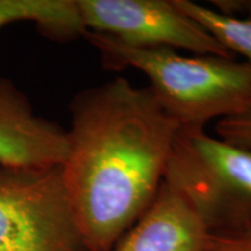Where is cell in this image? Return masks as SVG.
I'll use <instances>...</instances> for the list:
<instances>
[{"instance_id":"cell-1","label":"cell","mask_w":251,"mask_h":251,"mask_svg":"<svg viewBox=\"0 0 251 251\" xmlns=\"http://www.w3.org/2000/svg\"><path fill=\"white\" fill-rule=\"evenodd\" d=\"M62 179L89 251H112L164 180L180 125L126 78L78 92Z\"/></svg>"},{"instance_id":"cell-2","label":"cell","mask_w":251,"mask_h":251,"mask_svg":"<svg viewBox=\"0 0 251 251\" xmlns=\"http://www.w3.org/2000/svg\"><path fill=\"white\" fill-rule=\"evenodd\" d=\"M103 68L136 69L181 128L203 129L207 122L251 108V65L220 56H185L168 48H135L106 34L87 30Z\"/></svg>"},{"instance_id":"cell-3","label":"cell","mask_w":251,"mask_h":251,"mask_svg":"<svg viewBox=\"0 0 251 251\" xmlns=\"http://www.w3.org/2000/svg\"><path fill=\"white\" fill-rule=\"evenodd\" d=\"M164 179L186 196L212 233L236 230L251 221V148L181 128Z\"/></svg>"},{"instance_id":"cell-4","label":"cell","mask_w":251,"mask_h":251,"mask_svg":"<svg viewBox=\"0 0 251 251\" xmlns=\"http://www.w3.org/2000/svg\"><path fill=\"white\" fill-rule=\"evenodd\" d=\"M0 251H89L61 166L0 168Z\"/></svg>"},{"instance_id":"cell-5","label":"cell","mask_w":251,"mask_h":251,"mask_svg":"<svg viewBox=\"0 0 251 251\" xmlns=\"http://www.w3.org/2000/svg\"><path fill=\"white\" fill-rule=\"evenodd\" d=\"M89 31L106 34L135 48L186 50L234 58L218 40L174 0H77Z\"/></svg>"},{"instance_id":"cell-6","label":"cell","mask_w":251,"mask_h":251,"mask_svg":"<svg viewBox=\"0 0 251 251\" xmlns=\"http://www.w3.org/2000/svg\"><path fill=\"white\" fill-rule=\"evenodd\" d=\"M68 148L67 129L37 115L27 94L0 77V168L62 166Z\"/></svg>"},{"instance_id":"cell-7","label":"cell","mask_w":251,"mask_h":251,"mask_svg":"<svg viewBox=\"0 0 251 251\" xmlns=\"http://www.w3.org/2000/svg\"><path fill=\"white\" fill-rule=\"evenodd\" d=\"M211 235L194 203L164 179L146 212L112 251H206Z\"/></svg>"},{"instance_id":"cell-8","label":"cell","mask_w":251,"mask_h":251,"mask_svg":"<svg viewBox=\"0 0 251 251\" xmlns=\"http://www.w3.org/2000/svg\"><path fill=\"white\" fill-rule=\"evenodd\" d=\"M29 21L57 42L84 37L87 31L77 0H0V28Z\"/></svg>"},{"instance_id":"cell-9","label":"cell","mask_w":251,"mask_h":251,"mask_svg":"<svg viewBox=\"0 0 251 251\" xmlns=\"http://www.w3.org/2000/svg\"><path fill=\"white\" fill-rule=\"evenodd\" d=\"M175 5L202 26L233 55H242L251 65V19L221 13L211 6L190 0H174Z\"/></svg>"},{"instance_id":"cell-10","label":"cell","mask_w":251,"mask_h":251,"mask_svg":"<svg viewBox=\"0 0 251 251\" xmlns=\"http://www.w3.org/2000/svg\"><path fill=\"white\" fill-rule=\"evenodd\" d=\"M215 133L219 139L242 148H251V108L233 117L218 120Z\"/></svg>"},{"instance_id":"cell-11","label":"cell","mask_w":251,"mask_h":251,"mask_svg":"<svg viewBox=\"0 0 251 251\" xmlns=\"http://www.w3.org/2000/svg\"><path fill=\"white\" fill-rule=\"evenodd\" d=\"M207 251H251V221L227 233H212Z\"/></svg>"},{"instance_id":"cell-12","label":"cell","mask_w":251,"mask_h":251,"mask_svg":"<svg viewBox=\"0 0 251 251\" xmlns=\"http://www.w3.org/2000/svg\"><path fill=\"white\" fill-rule=\"evenodd\" d=\"M209 4L221 13L251 19V0H211Z\"/></svg>"},{"instance_id":"cell-13","label":"cell","mask_w":251,"mask_h":251,"mask_svg":"<svg viewBox=\"0 0 251 251\" xmlns=\"http://www.w3.org/2000/svg\"><path fill=\"white\" fill-rule=\"evenodd\" d=\"M206 251H207V250H206Z\"/></svg>"}]
</instances>
